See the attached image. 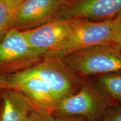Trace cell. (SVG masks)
<instances>
[{
  "label": "cell",
  "instance_id": "obj_20",
  "mask_svg": "<svg viewBox=\"0 0 121 121\" xmlns=\"http://www.w3.org/2000/svg\"></svg>",
  "mask_w": 121,
  "mask_h": 121
},
{
  "label": "cell",
  "instance_id": "obj_14",
  "mask_svg": "<svg viewBox=\"0 0 121 121\" xmlns=\"http://www.w3.org/2000/svg\"><path fill=\"white\" fill-rule=\"evenodd\" d=\"M100 121H121V108L110 105Z\"/></svg>",
  "mask_w": 121,
  "mask_h": 121
},
{
  "label": "cell",
  "instance_id": "obj_5",
  "mask_svg": "<svg viewBox=\"0 0 121 121\" xmlns=\"http://www.w3.org/2000/svg\"><path fill=\"white\" fill-rule=\"evenodd\" d=\"M26 69L44 81L60 103L79 90L81 78L72 73L60 60L43 58Z\"/></svg>",
  "mask_w": 121,
  "mask_h": 121
},
{
  "label": "cell",
  "instance_id": "obj_7",
  "mask_svg": "<svg viewBox=\"0 0 121 121\" xmlns=\"http://www.w3.org/2000/svg\"><path fill=\"white\" fill-rule=\"evenodd\" d=\"M121 13V0H69L54 20L103 21L114 19Z\"/></svg>",
  "mask_w": 121,
  "mask_h": 121
},
{
  "label": "cell",
  "instance_id": "obj_6",
  "mask_svg": "<svg viewBox=\"0 0 121 121\" xmlns=\"http://www.w3.org/2000/svg\"><path fill=\"white\" fill-rule=\"evenodd\" d=\"M8 79L10 88L23 94L35 109L53 114L60 102L44 81L26 69L13 73Z\"/></svg>",
  "mask_w": 121,
  "mask_h": 121
},
{
  "label": "cell",
  "instance_id": "obj_4",
  "mask_svg": "<svg viewBox=\"0 0 121 121\" xmlns=\"http://www.w3.org/2000/svg\"><path fill=\"white\" fill-rule=\"evenodd\" d=\"M44 54L30 45L22 31L10 29L0 42V71H22L40 61Z\"/></svg>",
  "mask_w": 121,
  "mask_h": 121
},
{
  "label": "cell",
  "instance_id": "obj_2",
  "mask_svg": "<svg viewBox=\"0 0 121 121\" xmlns=\"http://www.w3.org/2000/svg\"><path fill=\"white\" fill-rule=\"evenodd\" d=\"M60 60L79 78L121 73V50L112 44L84 48L69 54Z\"/></svg>",
  "mask_w": 121,
  "mask_h": 121
},
{
  "label": "cell",
  "instance_id": "obj_8",
  "mask_svg": "<svg viewBox=\"0 0 121 121\" xmlns=\"http://www.w3.org/2000/svg\"><path fill=\"white\" fill-rule=\"evenodd\" d=\"M69 0H25L13 15L11 28L23 31L53 21Z\"/></svg>",
  "mask_w": 121,
  "mask_h": 121
},
{
  "label": "cell",
  "instance_id": "obj_15",
  "mask_svg": "<svg viewBox=\"0 0 121 121\" xmlns=\"http://www.w3.org/2000/svg\"><path fill=\"white\" fill-rule=\"evenodd\" d=\"M29 121H56L53 114L43 112L34 109L30 116Z\"/></svg>",
  "mask_w": 121,
  "mask_h": 121
},
{
  "label": "cell",
  "instance_id": "obj_12",
  "mask_svg": "<svg viewBox=\"0 0 121 121\" xmlns=\"http://www.w3.org/2000/svg\"><path fill=\"white\" fill-rule=\"evenodd\" d=\"M15 13L0 0V42L11 28Z\"/></svg>",
  "mask_w": 121,
  "mask_h": 121
},
{
  "label": "cell",
  "instance_id": "obj_19",
  "mask_svg": "<svg viewBox=\"0 0 121 121\" xmlns=\"http://www.w3.org/2000/svg\"><path fill=\"white\" fill-rule=\"evenodd\" d=\"M1 112H2V104L0 105V121H1Z\"/></svg>",
  "mask_w": 121,
  "mask_h": 121
},
{
  "label": "cell",
  "instance_id": "obj_16",
  "mask_svg": "<svg viewBox=\"0 0 121 121\" xmlns=\"http://www.w3.org/2000/svg\"><path fill=\"white\" fill-rule=\"evenodd\" d=\"M15 13L25 0H1Z\"/></svg>",
  "mask_w": 121,
  "mask_h": 121
},
{
  "label": "cell",
  "instance_id": "obj_1",
  "mask_svg": "<svg viewBox=\"0 0 121 121\" xmlns=\"http://www.w3.org/2000/svg\"><path fill=\"white\" fill-rule=\"evenodd\" d=\"M114 20L91 21L82 19L71 20L66 37L60 44L43 58L62 60L72 53L94 45L111 44Z\"/></svg>",
  "mask_w": 121,
  "mask_h": 121
},
{
  "label": "cell",
  "instance_id": "obj_3",
  "mask_svg": "<svg viewBox=\"0 0 121 121\" xmlns=\"http://www.w3.org/2000/svg\"><path fill=\"white\" fill-rule=\"evenodd\" d=\"M80 78L78 91L62 100L53 114L55 117H82L88 121H100L110 106V103L99 87Z\"/></svg>",
  "mask_w": 121,
  "mask_h": 121
},
{
  "label": "cell",
  "instance_id": "obj_10",
  "mask_svg": "<svg viewBox=\"0 0 121 121\" xmlns=\"http://www.w3.org/2000/svg\"><path fill=\"white\" fill-rule=\"evenodd\" d=\"M2 91L1 121H29L35 108L28 98L14 89Z\"/></svg>",
  "mask_w": 121,
  "mask_h": 121
},
{
  "label": "cell",
  "instance_id": "obj_11",
  "mask_svg": "<svg viewBox=\"0 0 121 121\" xmlns=\"http://www.w3.org/2000/svg\"><path fill=\"white\" fill-rule=\"evenodd\" d=\"M97 82L98 87L108 99L110 105L121 108V73L100 75Z\"/></svg>",
  "mask_w": 121,
  "mask_h": 121
},
{
  "label": "cell",
  "instance_id": "obj_13",
  "mask_svg": "<svg viewBox=\"0 0 121 121\" xmlns=\"http://www.w3.org/2000/svg\"><path fill=\"white\" fill-rule=\"evenodd\" d=\"M114 20V29H113L111 44L121 50V14Z\"/></svg>",
  "mask_w": 121,
  "mask_h": 121
},
{
  "label": "cell",
  "instance_id": "obj_18",
  "mask_svg": "<svg viewBox=\"0 0 121 121\" xmlns=\"http://www.w3.org/2000/svg\"><path fill=\"white\" fill-rule=\"evenodd\" d=\"M55 117V116H54ZM56 121H88L78 117H55Z\"/></svg>",
  "mask_w": 121,
  "mask_h": 121
},
{
  "label": "cell",
  "instance_id": "obj_17",
  "mask_svg": "<svg viewBox=\"0 0 121 121\" xmlns=\"http://www.w3.org/2000/svg\"><path fill=\"white\" fill-rule=\"evenodd\" d=\"M7 89H10L8 78H6L4 76L0 75V90H3Z\"/></svg>",
  "mask_w": 121,
  "mask_h": 121
},
{
  "label": "cell",
  "instance_id": "obj_9",
  "mask_svg": "<svg viewBox=\"0 0 121 121\" xmlns=\"http://www.w3.org/2000/svg\"><path fill=\"white\" fill-rule=\"evenodd\" d=\"M71 20H53L37 28L22 31L29 43L45 53L56 49L66 37Z\"/></svg>",
  "mask_w": 121,
  "mask_h": 121
}]
</instances>
